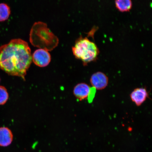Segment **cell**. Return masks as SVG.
<instances>
[{"instance_id": "cell-1", "label": "cell", "mask_w": 152, "mask_h": 152, "mask_svg": "<svg viewBox=\"0 0 152 152\" xmlns=\"http://www.w3.org/2000/svg\"><path fill=\"white\" fill-rule=\"evenodd\" d=\"M32 61L31 49L23 40L12 39L0 47V68L10 75L25 79Z\"/></svg>"}, {"instance_id": "cell-2", "label": "cell", "mask_w": 152, "mask_h": 152, "mask_svg": "<svg viewBox=\"0 0 152 152\" xmlns=\"http://www.w3.org/2000/svg\"><path fill=\"white\" fill-rule=\"evenodd\" d=\"M30 41L34 46L47 51L53 50L58 45V39L42 22L35 23L30 30Z\"/></svg>"}, {"instance_id": "cell-3", "label": "cell", "mask_w": 152, "mask_h": 152, "mask_svg": "<svg viewBox=\"0 0 152 152\" xmlns=\"http://www.w3.org/2000/svg\"><path fill=\"white\" fill-rule=\"evenodd\" d=\"M72 52L75 58L82 61L86 65L98 58L99 50L96 44L87 37H80L72 47Z\"/></svg>"}, {"instance_id": "cell-4", "label": "cell", "mask_w": 152, "mask_h": 152, "mask_svg": "<svg viewBox=\"0 0 152 152\" xmlns=\"http://www.w3.org/2000/svg\"><path fill=\"white\" fill-rule=\"evenodd\" d=\"M32 60L36 65L45 67L50 62L51 57L48 51L42 49L36 50L32 56Z\"/></svg>"}, {"instance_id": "cell-5", "label": "cell", "mask_w": 152, "mask_h": 152, "mask_svg": "<svg viewBox=\"0 0 152 152\" xmlns=\"http://www.w3.org/2000/svg\"><path fill=\"white\" fill-rule=\"evenodd\" d=\"M92 87L96 90H102L106 88L109 83V78L105 74L98 72L93 74L90 78Z\"/></svg>"}, {"instance_id": "cell-6", "label": "cell", "mask_w": 152, "mask_h": 152, "mask_svg": "<svg viewBox=\"0 0 152 152\" xmlns=\"http://www.w3.org/2000/svg\"><path fill=\"white\" fill-rule=\"evenodd\" d=\"M149 93L145 88L140 87L134 89L130 94V98L133 102L137 106L144 103L149 97Z\"/></svg>"}, {"instance_id": "cell-7", "label": "cell", "mask_w": 152, "mask_h": 152, "mask_svg": "<svg viewBox=\"0 0 152 152\" xmlns=\"http://www.w3.org/2000/svg\"><path fill=\"white\" fill-rule=\"evenodd\" d=\"M90 87L85 83H78L74 87L73 94L75 97L80 101L87 99Z\"/></svg>"}, {"instance_id": "cell-8", "label": "cell", "mask_w": 152, "mask_h": 152, "mask_svg": "<svg viewBox=\"0 0 152 152\" xmlns=\"http://www.w3.org/2000/svg\"><path fill=\"white\" fill-rule=\"evenodd\" d=\"M13 140V135L10 129L7 127L0 128V146L7 147L10 145Z\"/></svg>"}, {"instance_id": "cell-9", "label": "cell", "mask_w": 152, "mask_h": 152, "mask_svg": "<svg viewBox=\"0 0 152 152\" xmlns=\"http://www.w3.org/2000/svg\"><path fill=\"white\" fill-rule=\"evenodd\" d=\"M115 7L121 12L129 11L132 8V1L131 0H117L115 1Z\"/></svg>"}, {"instance_id": "cell-10", "label": "cell", "mask_w": 152, "mask_h": 152, "mask_svg": "<svg viewBox=\"0 0 152 152\" xmlns=\"http://www.w3.org/2000/svg\"><path fill=\"white\" fill-rule=\"evenodd\" d=\"M10 13V7L8 5L4 3H0V22L7 20Z\"/></svg>"}, {"instance_id": "cell-11", "label": "cell", "mask_w": 152, "mask_h": 152, "mask_svg": "<svg viewBox=\"0 0 152 152\" xmlns=\"http://www.w3.org/2000/svg\"><path fill=\"white\" fill-rule=\"evenodd\" d=\"M9 97L7 89L4 87L0 86V105H3L6 103Z\"/></svg>"}, {"instance_id": "cell-12", "label": "cell", "mask_w": 152, "mask_h": 152, "mask_svg": "<svg viewBox=\"0 0 152 152\" xmlns=\"http://www.w3.org/2000/svg\"><path fill=\"white\" fill-rule=\"evenodd\" d=\"M96 90L94 87H90V91H89L87 98V99L88 100V103H92L95 96H96Z\"/></svg>"}, {"instance_id": "cell-13", "label": "cell", "mask_w": 152, "mask_h": 152, "mask_svg": "<svg viewBox=\"0 0 152 152\" xmlns=\"http://www.w3.org/2000/svg\"><path fill=\"white\" fill-rule=\"evenodd\" d=\"M0 81H1V79H0Z\"/></svg>"}]
</instances>
